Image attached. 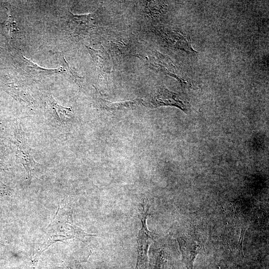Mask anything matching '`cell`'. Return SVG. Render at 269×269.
Returning <instances> with one entry per match:
<instances>
[{"label": "cell", "mask_w": 269, "mask_h": 269, "mask_svg": "<svg viewBox=\"0 0 269 269\" xmlns=\"http://www.w3.org/2000/svg\"><path fill=\"white\" fill-rule=\"evenodd\" d=\"M14 127L15 143L17 157L26 172L27 178L30 181L33 173L38 168L39 164L34 160L30 153V148L26 135L20 124L16 122Z\"/></svg>", "instance_id": "3957f363"}, {"label": "cell", "mask_w": 269, "mask_h": 269, "mask_svg": "<svg viewBox=\"0 0 269 269\" xmlns=\"http://www.w3.org/2000/svg\"><path fill=\"white\" fill-rule=\"evenodd\" d=\"M150 65L164 74L176 78L184 86L187 87L191 85L189 81L178 75L176 68L171 60L158 52H154L151 56Z\"/></svg>", "instance_id": "8992f818"}, {"label": "cell", "mask_w": 269, "mask_h": 269, "mask_svg": "<svg viewBox=\"0 0 269 269\" xmlns=\"http://www.w3.org/2000/svg\"><path fill=\"white\" fill-rule=\"evenodd\" d=\"M141 207V209L139 211V218L142 226L137 237V257L135 269H148V250L153 240V235L147 229L146 225L149 206L147 203L143 201Z\"/></svg>", "instance_id": "7a4b0ae2"}, {"label": "cell", "mask_w": 269, "mask_h": 269, "mask_svg": "<svg viewBox=\"0 0 269 269\" xmlns=\"http://www.w3.org/2000/svg\"><path fill=\"white\" fill-rule=\"evenodd\" d=\"M70 29L75 35H78L86 33L92 28L95 22L93 13L74 15L71 13L70 20Z\"/></svg>", "instance_id": "52a82bcc"}, {"label": "cell", "mask_w": 269, "mask_h": 269, "mask_svg": "<svg viewBox=\"0 0 269 269\" xmlns=\"http://www.w3.org/2000/svg\"><path fill=\"white\" fill-rule=\"evenodd\" d=\"M151 108L163 106L176 107L185 113L188 111V102L179 94L169 91L165 87L160 88L148 103Z\"/></svg>", "instance_id": "5b68a950"}, {"label": "cell", "mask_w": 269, "mask_h": 269, "mask_svg": "<svg viewBox=\"0 0 269 269\" xmlns=\"http://www.w3.org/2000/svg\"><path fill=\"white\" fill-rule=\"evenodd\" d=\"M2 24H4V28L9 34L16 29L13 18L9 14L7 19Z\"/></svg>", "instance_id": "7c38bea8"}, {"label": "cell", "mask_w": 269, "mask_h": 269, "mask_svg": "<svg viewBox=\"0 0 269 269\" xmlns=\"http://www.w3.org/2000/svg\"><path fill=\"white\" fill-rule=\"evenodd\" d=\"M44 232V239L40 247L39 255L58 242H64L71 239L82 240L87 236H96L84 232L74 223L72 209L61 207L60 205L53 219Z\"/></svg>", "instance_id": "6da1fadb"}, {"label": "cell", "mask_w": 269, "mask_h": 269, "mask_svg": "<svg viewBox=\"0 0 269 269\" xmlns=\"http://www.w3.org/2000/svg\"><path fill=\"white\" fill-rule=\"evenodd\" d=\"M177 241L186 269H193L195 259L204 247L205 240L197 235H190L178 238Z\"/></svg>", "instance_id": "277c9868"}, {"label": "cell", "mask_w": 269, "mask_h": 269, "mask_svg": "<svg viewBox=\"0 0 269 269\" xmlns=\"http://www.w3.org/2000/svg\"><path fill=\"white\" fill-rule=\"evenodd\" d=\"M86 47L98 68L103 73H110L111 64L108 54L103 50Z\"/></svg>", "instance_id": "9c48e42d"}, {"label": "cell", "mask_w": 269, "mask_h": 269, "mask_svg": "<svg viewBox=\"0 0 269 269\" xmlns=\"http://www.w3.org/2000/svg\"><path fill=\"white\" fill-rule=\"evenodd\" d=\"M49 102L59 121L65 122L70 118L72 113L71 108H65L60 105L55 100L52 95L49 97Z\"/></svg>", "instance_id": "8fae6325"}, {"label": "cell", "mask_w": 269, "mask_h": 269, "mask_svg": "<svg viewBox=\"0 0 269 269\" xmlns=\"http://www.w3.org/2000/svg\"><path fill=\"white\" fill-rule=\"evenodd\" d=\"M162 36L171 46L190 53H196L197 52L192 48L191 41L182 33L178 31L164 32Z\"/></svg>", "instance_id": "ba28073f"}, {"label": "cell", "mask_w": 269, "mask_h": 269, "mask_svg": "<svg viewBox=\"0 0 269 269\" xmlns=\"http://www.w3.org/2000/svg\"><path fill=\"white\" fill-rule=\"evenodd\" d=\"M2 245H3L0 243V246H2Z\"/></svg>", "instance_id": "5bb4252c"}, {"label": "cell", "mask_w": 269, "mask_h": 269, "mask_svg": "<svg viewBox=\"0 0 269 269\" xmlns=\"http://www.w3.org/2000/svg\"><path fill=\"white\" fill-rule=\"evenodd\" d=\"M102 101H103L102 106L104 109L114 112H123L133 109L142 104L143 102V100L141 99L119 102H111L104 100Z\"/></svg>", "instance_id": "30bf717a"}, {"label": "cell", "mask_w": 269, "mask_h": 269, "mask_svg": "<svg viewBox=\"0 0 269 269\" xmlns=\"http://www.w3.org/2000/svg\"><path fill=\"white\" fill-rule=\"evenodd\" d=\"M57 269H84L81 265L77 262H72L67 265H64L61 268Z\"/></svg>", "instance_id": "4fadbf2b"}]
</instances>
